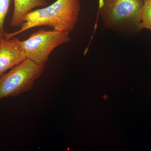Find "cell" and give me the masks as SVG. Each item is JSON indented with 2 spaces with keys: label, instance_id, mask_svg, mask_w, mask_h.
I'll return each mask as SVG.
<instances>
[{
  "label": "cell",
  "instance_id": "obj_11",
  "mask_svg": "<svg viewBox=\"0 0 151 151\" xmlns=\"http://www.w3.org/2000/svg\"><path fill=\"white\" fill-rule=\"evenodd\" d=\"M144 1H145L146 0H144Z\"/></svg>",
  "mask_w": 151,
  "mask_h": 151
},
{
  "label": "cell",
  "instance_id": "obj_3",
  "mask_svg": "<svg viewBox=\"0 0 151 151\" xmlns=\"http://www.w3.org/2000/svg\"><path fill=\"white\" fill-rule=\"evenodd\" d=\"M45 65L26 58L0 76V100L19 96L32 89L35 82L43 73Z\"/></svg>",
  "mask_w": 151,
  "mask_h": 151
},
{
  "label": "cell",
  "instance_id": "obj_6",
  "mask_svg": "<svg viewBox=\"0 0 151 151\" xmlns=\"http://www.w3.org/2000/svg\"><path fill=\"white\" fill-rule=\"evenodd\" d=\"M14 12L11 19L12 27H20L24 22L25 17L33 9L47 5L45 0H13Z\"/></svg>",
  "mask_w": 151,
  "mask_h": 151
},
{
  "label": "cell",
  "instance_id": "obj_10",
  "mask_svg": "<svg viewBox=\"0 0 151 151\" xmlns=\"http://www.w3.org/2000/svg\"><path fill=\"white\" fill-rule=\"evenodd\" d=\"M103 0H99V8L103 6Z\"/></svg>",
  "mask_w": 151,
  "mask_h": 151
},
{
  "label": "cell",
  "instance_id": "obj_2",
  "mask_svg": "<svg viewBox=\"0 0 151 151\" xmlns=\"http://www.w3.org/2000/svg\"><path fill=\"white\" fill-rule=\"evenodd\" d=\"M144 0H103L99 12L103 25L116 30H141Z\"/></svg>",
  "mask_w": 151,
  "mask_h": 151
},
{
  "label": "cell",
  "instance_id": "obj_9",
  "mask_svg": "<svg viewBox=\"0 0 151 151\" xmlns=\"http://www.w3.org/2000/svg\"><path fill=\"white\" fill-rule=\"evenodd\" d=\"M4 38H5V35L3 34L0 33V43H1V41L3 39H4Z\"/></svg>",
  "mask_w": 151,
  "mask_h": 151
},
{
  "label": "cell",
  "instance_id": "obj_7",
  "mask_svg": "<svg viewBox=\"0 0 151 151\" xmlns=\"http://www.w3.org/2000/svg\"><path fill=\"white\" fill-rule=\"evenodd\" d=\"M140 29H146L151 31V0H146L140 14Z\"/></svg>",
  "mask_w": 151,
  "mask_h": 151
},
{
  "label": "cell",
  "instance_id": "obj_8",
  "mask_svg": "<svg viewBox=\"0 0 151 151\" xmlns=\"http://www.w3.org/2000/svg\"><path fill=\"white\" fill-rule=\"evenodd\" d=\"M13 0H0V33L5 35V22Z\"/></svg>",
  "mask_w": 151,
  "mask_h": 151
},
{
  "label": "cell",
  "instance_id": "obj_4",
  "mask_svg": "<svg viewBox=\"0 0 151 151\" xmlns=\"http://www.w3.org/2000/svg\"><path fill=\"white\" fill-rule=\"evenodd\" d=\"M69 33L41 29L32 33L27 39L21 41V43L27 59L39 65H45L55 49L70 41Z\"/></svg>",
  "mask_w": 151,
  "mask_h": 151
},
{
  "label": "cell",
  "instance_id": "obj_5",
  "mask_svg": "<svg viewBox=\"0 0 151 151\" xmlns=\"http://www.w3.org/2000/svg\"><path fill=\"white\" fill-rule=\"evenodd\" d=\"M26 58L20 40L4 38L0 43V76Z\"/></svg>",
  "mask_w": 151,
  "mask_h": 151
},
{
  "label": "cell",
  "instance_id": "obj_1",
  "mask_svg": "<svg viewBox=\"0 0 151 151\" xmlns=\"http://www.w3.org/2000/svg\"><path fill=\"white\" fill-rule=\"evenodd\" d=\"M81 11L80 0H56L46 7L32 10L27 14L20 28L5 33L10 39L28 30L40 26H48L55 30L72 31L78 21Z\"/></svg>",
  "mask_w": 151,
  "mask_h": 151
}]
</instances>
